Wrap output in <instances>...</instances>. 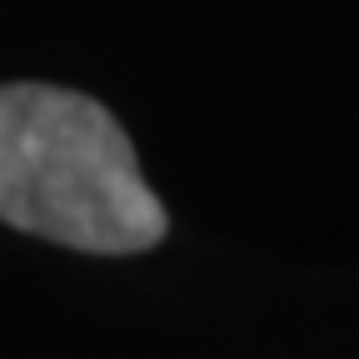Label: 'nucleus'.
I'll use <instances>...</instances> for the list:
<instances>
[{"mask_svg": "<svg viewBox=\"0 0 359 359\" xmlns=\"http://www.w3.org/2000/svg\"><path fill=\"white\" fill-rule=\"evenodd\" d=\"M0 219L85 255H135L165 240L120 120L60 85H0Z\"/></svg>", "mask_w": 359, "mask_h": 359, "instance_id": "obj_1", "label": "nucleus"}]
</instances>
